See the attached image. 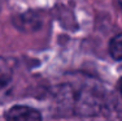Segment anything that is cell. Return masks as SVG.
Wrapping results in <instances>:
<instances>
[{"mask_svg":"<svg viewBox=\"0 0 122 121\" xmlns=\"http://www.w3.org/2000/svg\"><path fill=\"white\" fill-rule=\"evenodd\" d=\"M101 107V100L92 91L81 93L79 99L77 100V113L81 116H94Z\"/></svg>","mask_w":122,"mask_h":121,"instance_id":"obj_1","label":"cell"},{"mask_svg":"<svg viewBox=\"0 0 122 121\" xmlns=\"http://www.w3.org/2000/svg\"><path fill=\"white\" fill-rule=\"evenodd\" d=\"M5 119L12 121H35L42 119V115L36 109L27 105H14L8 109V112L5 113Z\"/></svg>","mask_w":122,"mask_h":121,"instance_id":"obj_2","label":"cell"},{"mask_svg":"<svg viewBox=\"0 0 122 121\" xmlns=\"http://www.w3.org/2000/svg\"><path fill=\"white\" fill-rule=\"evenodd\" d=\"M16 26L21 30H26V31H33L40 27V21L39 17L35 16L33 12H27L21 16H17L16 21H14Z\"/></svg>","mask_w":122,"mask_h":121,"instance_id":"obj_3","label":"cell"},{"mask_svg":"<svg viewBox=\"0 0 122 121\" xmlns=\"http://www.w3.org/2000/svg\"><path fill=\"white\" fill-rule=\"evenodd\" d=\"M13 60L0 57V89H3L10 82L13 73Z\"/></svg>","mask_w":122,"mask_h":121,"instance_id":"obj_4","label":"cell"},{"mask_svg":"<svg viewBox=\"0 0 122 121\" xmlns=\"http://www.w3.org/2000/svg\"><path fill=\"white\" fill-rule=\"evenodd\" d=\"M109 55L114 60H122V33L113 37L109 42Z\"/></svg>","mask_w":122,"mask_h":121,"instance_id":"obj_5","label":"cell"},{"mask_svg":"<svg viewBox=\"0 0 122 121\" xmlns=\"http://www.w3.org/2000/svg\"><path fill=\"white\" fill-rule=\"evenodd\" d=\"M118 91H120L121 98H122V78L120 79V82H118Z\"/></svg>","mask_w":122,"mask_h":121,"instance_id":"obj_6","label":"cell"},{"mask_svg":"<svg viewBox=\"0 0 122 121\" xmlns=\"http://www.w3.org/2000/svg\"><path fill=\"white\" fill-rule=\"evenodd\" d=\"M118 4H120V7L122 8V0H118Z\"/></svg>","mask_w":122,"mask_h":121,"instance_id":"obj_7","label":"cell"}]
</instances>
